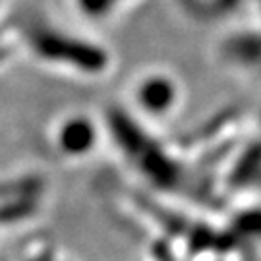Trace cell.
<instances>
[{
	"instance_id": "cell-1",
	"label": "cell",
	"mask_w": 261,
	"mask_h": 261,
	"mask_svg": "<svg viewBox=\"0 0 261 261\" xmlns=\"http://www.w3.org/2000/svg\"><path fill=\"white\" fill-rule=\"evenodd\" d=\"M97 143L99 128L84 114H68L53 128V145L62 157L84 159L93 153Z\"/></svg>"
},
{
	"instance_id": "cell-2",
	"label": "cell",
	"mask_w": 261,
	"mask_h": 261,
	"mask_svg": "<svg viewBox=\"0 0 261 261\" xmlns=\"http://www.w3.org/2000/svg\"><path fill=\"white\" fill-rule=\"evenodd\" d=\"M180 91L172 77L151 74L140 80L136 87V105L141 111L155 118H163L174 111L180 101Z\"/></svg>"
}]
</instances>
